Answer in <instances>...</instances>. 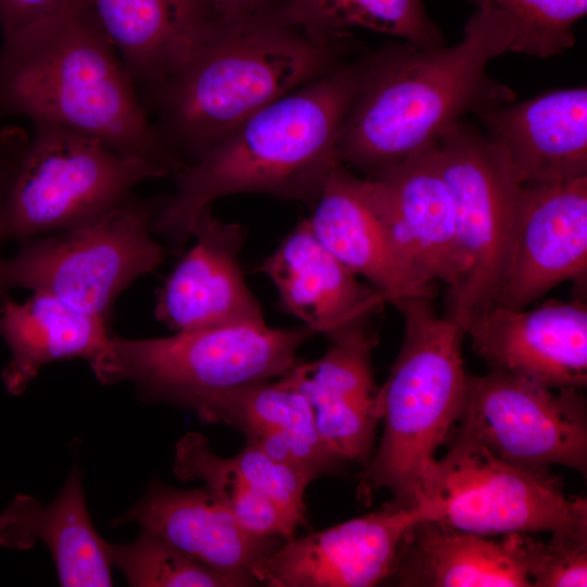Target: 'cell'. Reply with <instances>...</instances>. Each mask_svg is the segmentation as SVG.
Masks as SVG:
<instances>
[{
    "instance_id": "20",
    "label": "cell",
    "mask_w": 587,
    "mask_h": 587,
    "mask_svg": "<svg viewBox=\"0 0 587 587\" xmlns=\"http://www.w3.org/2000/svg\"><path fill=\"white\" fill-rule=\"evenodd\" d=\"M136 522L236 587L257 584L252 567L280 544L243 528L204 488L178 489L154 479L143 496L112 524Z\"/></svg>"
},
{
    "instance_id": "6",
    "label": "cell",
    "mask_w": 587,
    "mask_h": 587,
    "mask_svg": "<svg viewBox=\"0 0 587 587\" xmlns=\"http://www.w3.org/2000/svg\"><path fill=\"white\" fill-rule=\"evenodd\" d=\"M0 127V237L24 241L90 222L170 173L49 123Z\"/></svg>"
},
{
    "instance_id": "19",
    "label": "cell",
    "mask_w": 587,
    "mask_h": 587,
    "mask_svg": "<svg viewBox=\"0 0 587 587\" xmlns=\"http://www.w3.org/2000/svg\"><path fill=\"white\" fill-rule=\"evenodd\" d=\"M376 345L367 324L332 340L319 360L295 364L283 375L308 400L319 435L344 463L365 464L371 458L380 421L372 370Z\"/></svg>"
},
{
    "instance_id": "4",
    "label": "cell",
    "mask_w": 587,
    "mask_h": 587,
    "mask_svg": "<svg viewBox=\"0 0 587 587\" xmlns=\"http://www.w3.org/2000/svg\"><path fill=\"white\" fill-rule=\"evenodd\" d=\"M338 48L280 12L216 24L191 59L152 89L155 128L178 159L179 150L192 161L268 104L339 66Z\"/></svg>"
},
{
    "instance_id": "8",
    "label": "cell",
    "mask_w": 587,
    "mask_h": 587,
    "mask_svg": "<svg viewBox=\"0 0 587 587\" xmlns=\"http://www.w3.org/2000/svg\"><path fill=\"white\" fill-rule=\"evenodd\" d=\"M158 207L129 197L90 222L21 241L0 258V300L26 288L109 321L117 297L164 261L152 238Z\"/></svg>"
},
{
    "instance_id": "29",
    "label": "cell",
    "mask_w": 587,
    "mask_h": 587,
    "mask_svg": "<svg viewBox=\"0 0 587 587\" xmlns=\"http://www.w3.org/2000/svg\"><path fill=\"white\" fill-rule=\"evenodd\" d=\"M130 542L110 544L112 565L135 587H236L152 529L140 527Z\"/></svg>"
},
{
    "instance_id": "27",
    "label": "cell",
    "mask_w": 587,
    "mask_h": 587,
    "mask_svg": "<svg viewBox=\"0 0 587 587\" xmlns=\"http://www.w3.org/2000/svg\"><path fill=\"white\" fill-rule=\"evenodd\" d=\"M282 15L313 38L337 42L350 28L403 39L421 47L445 45L422 0H285Z\"/></svg>"
},
{
    "instance_id": "15",
    "label": "cell",
    "mask_w": 587,
    "mask_h": 587,
    "mask_svg": "<svg viewBox=\"0 0 587 587\" xmlns=\"http://www.w3.org/2000/svg\"><path fill=\"white\" fill-rule=\"evenodd\" d=\"M587 275V176L523 186L515 238L492 304L524 309L560 284L583 292Z\"/></svg>"
},
{
    "instance_id": "7",
    "label": "cell",
    "mask_w": 587,
    "mask_h": 587,
    "mask_svg": "<svg viewBox=\"0 0 587 587\" xmlns=\"http://www.w3.org/2000/svg\"><path fill=\"white\" fill-rule=\"evenodd\" d=\"M314 334L304 325L274 328L263 323L141 339L112 335L89 363L102 385L127 382L145 401L191 411L213 395L285 375Z\"/></svg>"
},
{
    "instance_id": "1",
    "label": "cell",
    "mask_w": 587,
    "mask_h": 587,
    "mask_svg": "<svg viewBox=\"0 0 587 587\" xmlns=\"http://www.w3.org/2000/svg\"><path fill=\"white\" fill-rule=\"evenodd\" d=\"M514 39L504 14L477 8L454 46L404 41L366 57L337 139L340 164L372 177L433 147L465 114L514 101V91L487 74L492 59L512 52Z\"/></svg>"
},
{
    "instance_id": "33",
    "label": "cell",
    "mask_w": 587,
    "mask_h": 587,
    "mask_svg": "<svg viewBox=\"0 0 587 587\" xmlns=\"http://www.w3.org/2000/svg\"><path fill=\"white\" fill-rule=\"evenodd\" d=\"M90 0H0V25L3 40L62 14Z\"/></svg>"
},
{
    "instance_id": "35",
    "label": "cell",
    "mask_w": 587,
    "mask_h": 587,
    "mask_svg": "<svg viewBox=\"0 0 587 587\" xmlns=\"http://www.w3.org/2000/svg\"><path fill=\"white\" fill-rule=\"evenodd\" d=\"M2 242H3V241H2V239H1V237H0V246H1Z\"/></svg>"
},
{
    "instance_id": "5",
    "label": "cell",
    "mask_w": 587,
    "mask_h": 587,
    "mask_svg": "<svg viewBox=\"0 0 587 587\" xmlns=\"http://www.w3.org/2000/svg\"><path fill=\"white\" fill-rule=\"evenodd\" d=\"M433 301L416 298L394 305L403 317L404 334L376 394L384 433L357 491L367 505L383 489L396 503L417 505L435 454L461 413L467 382L462 357L465 332L438 315Z\"/></svg>"
},
{
    "instance_id": "3",
    "label": "cell",
    "mask_w": 587,
    "mask_h": 587,
    "mask_svg": "<svg viewBox=\"0 0 587 587\" xmlns=\"http://www.w3.org/2000/svg\"><path fill=\"white\" fill-rule=\"evenodd\" d=\"M10 115L76 130L170 174L183 166L147 117L90 3L3 40L0 118Z\"/></svg>"
},
{
    "instance_id": "34",
    "label": "cell",
    "mask_w": 587,
    "mask_h": 587,
    "mask_svg": "<svg viewBox=\"0 0 587 587\" xmlns=\"http://www.w3.org/2000/svg\"><path fill=\"white\" fill-rule=\"evenodd\" d=\"M216 24H228L270 14L267 7L274 0H196ZM285 2V0H283ZM284 7V4H283Z\"/></svg>"
},
{
    "instance_id": "2",
    "label": "cell",
    "mask_w": 587,
    "mask_h": 587,
    "mask_svg": "<svg viewBox=\"0 0 587 587\" xmlns=\"http://www.w3.org/2000/svg\"><path fill=\"white\" fill-rule=\"evenodd\" d=\"M366 58L339 65L268 104L175 174L152 232L175 248L191 238L199 214L222 197L245 192L314 203L340 165L336 146L361 85Z\"/></svg>"
},
{
    "instance_id": "10",
    "label": "cell",
    "mask_w": 587,
    "mask_h": 587,
    "mask_svg": "<svg viewBox=\"0 0 587 587\" xmlns=\"http://www.w3.org/2000/svg\"><path fill=\"white\" fill-rule=\"evenodd\" d=\"M434 150L470 262L462 283L447 291L445 316L464 330L471 314L496 299L516 234L523 185L486 135L462 121L440 136Z\"/></svg>"
},
{
    "instance_id": "16",
    "label": "cell",
    "mask_w": 587,
    "mask_h": 587,
    "mask_svg": "<svg viewBox=\"0 0 587 587\" xmlns=\"http://www.w3.org/2000/svg\"><path fill=\"white\" fill-rule=\"evenodd\" d=\"M246 236L241 224L203 210L191 228L195 245L157 291L155 319L174 332L265 323L239 264Z\"/></svg>"
},
{
    "instance_id": "17",
    "label": "cell",
    "mask_w": 587,
    "mask_h": 587,
    "mask_svg": "<svg viewBox=\"0 0 587 587\" xmlns=\"http://www.w3.org/2000/svg\"><path fill=\"white\" fill-rule=\"evenodd\" d=\"M475 114L523 186L587 176V88L552 90Z\"/></svg>"
},
{
    "instance_id": "24",
    "label": "cell",
    "mask_w": 587,
    "mask_h": 587,
    "mask_svg": "<svg viewBox=\"0 0 587 587\" xmlns=\"http://www.w3.org/2000/svg\"><path fill=\"white\" fill-rule=\"evenodd\" d=\"M407 587H529L519 533L492 540L422 520L409 530L392 575Z\"/></svg>"
},
{
    "instance_id": "25",
    "label": "cell",
    "mask_w": 587,
    "mask_h": 587,
    "mask_svg": "<svg viewBox=\"0 0 587 587\" xmlns=\"http://www.w3.org/2000/svg\"><path fill=\"white\" fill-rule=\"evenodd\" d=\"M112 335L109 321L52 295L33 291L22 303L7 296L0 300V336L10 350L3 385L9 394L20 396L46 365L76 358L90 361Z\"/></svg>"
},
{
    "instance_id": "22",
    "label": "cell",
    "mask_w": 587,
    "mask_h": 587,
    "mask_svg": "<svg viewBox=\"0 0 587 587\" xmlns=\"http://www.w3.org/2000/svg\"><path fill=\"white\" fill-rule=\"evenodd\" d=\"M36 542L49 549L61 586H112L109 542L92 524L77 464L48 504L17 495L0 513V546L25 550Z\"/></svg>"
},
{
    "instance_id": "11",
    "label": "cell",
    "mask_w": 587,
    "mask_h": 587,
    "mask_svg": "<svg viewBox=\"0 0 587 587\" xmlns=\"http://www.w3.org/2000/svg\"><path fill=\"white\" fill-rule=\"evenodd\" d=\"M579 390L547 388L495 369L467 375L458 427L448 439L478 442L525 470L563 465L585 475L587 410Z\"/></svg>"
},
{
    "instance_id": "9",
    "label": "cell",
    "mask_w": 587,
    "mask_h": 587,
    "mask_svg": "<svg viewBox=\"0 0 587 587\" xmlns=\"http://www.w3.org/2000/svg\"><path fill=\"white\" fill-rule=\"evenodd\" d=\"M433 464L417 504L429 520L480 536L551 533L587 538V501L567 495L550 472L501 460L478 442L449 438Z\"/></svg>"
},
{
    "instance_id": "31",
    "label": "cell",
    "mask_w": 587,
    "mask_h": 587,
    "mask_svg": "<svg viewBox=\"0 0 587 587\" xmlns=\"http://www.w3.org/2000/svg\"><path fill=\"white\" fill-rule=\"evenodd\" d=\"M519 542L532 586H587V538L551 536L542 542L519 533Z\"/></svg>"
},
{
    "instance_id": "12",
    "label": "cell",
    "mask_w": 587,
    "mask_h": 587,
    "mask_svg": "<svg viewBox=\"0 0 587 587\" xmlns=\"http://www.w3.org/2000/svg\"><path fill=\"white\" fill-rule=\"evenodd\" d=\"M429 520L422 505L394 501L369 514L285 540L251 575L270 587H371L392 577L411 527Z\"/></svg>"
},
{
    "instance_id": "23",
    "label": "cell",
    "mask_w": 587,
    "mask_h": 587,
    "mask_svg": "<svg viewBox=\"0 0 587 587\" xmlns=\"http://www.w3.org/2000/svg\"><path fill=\"white\" fill-rule=\"evenodd\" d=\"M135 83L154 89L201 48L214 23L196 0H90Z\"/></svg>"
},
{
    "instance_id": "26",
    "label": "cell",
    "mask_w": 587,
    "mask_h": 587,
    "mask_svg": "<svg viewBox=\"0 0 587 587\" xmlns=\"http://www.w3.org/2000/svg\"><path fill=\"white\" fill-rule=\"evenodd\" d=\"M191 411L204 423L224 424L242 434L259 429L285 434L315 479L344 464L319 435L308 400L283 376L213 395Z\"/></svg>"
},
{
    "instance_id": "30",
    "label": "cell",
    "mask_w": 587,
    "mask_h": 587,
    "mask_svg": "<svg viewBox=\"0 0 587 587\" xmlns=\"http://www.w3.org/2000/svg\"><path fill=\"white\" fill-rule=\"evenodd\" d=\"M504 14L515 27L512 52L548 58L575 43L574 24L587 13V0H469Z\"/></svg>"
},
{
    "instance_id": "13",
    "label": "cell",
    "mask_w": 587,
    "mask_h": 587,
    "mask_svg": "<svg viewBox=\"0 0 587 587\" xmlns=\"http://www.w3.org/2000/svg\"><path fill=\"white\" fill-rule=\"evenodd\" d=\"M434 146L361 182L403 259L450 291L462 283L470 262L459 241L452 199Z\"/></svg>"
},
{
    "instance_id": "18",
    "label": "cell",
    "mask_w": 587,
    "mask_h": 587,
    "mask_svg": "<svg viewBox=\"0 0 587 587\" xmlns=\"http://www.w3.org/2000/svg\"><path fill=\"white\" fill-rule=\"evenodd\" d=\"M258 271L274 284L285 312L330 341L371 324L387 303L378 290L361 284L324 246L308 218L284 238Z\"/></svg>"
},
{
    "instance_id": "14",
    "label": "cell",
    "mask_w": 587,
    "mask_h": 587,
    "mask_svg": "<svg viewBox=\"0 0 587 587\" xmlns=\"http://www.w3.org/2000/svg\"><path fill=\"white\" fill-rule=\"evenodd\" d=\"M464 332L490 369L552 389L587 384L584 300L551 299L530 310L490 304L471 314Z\"/></svg>"
},
{
    "instance_id": "32",
    "label": "cell",
    "mask_w": 587,
    "mask_h": 587,
    "mask_svg": "<svg viewBox=\"0 0 587 587\" xmlns=\"http://www.w3.org/2000/svg\"><path fill=\"white\" fill-rule=\"evenodd\" d=\"M227 460L246 483L272 499L299 525L305 524L304 491L310 482L301 473L249 442Z\"/></svg>"
},
{
    "instance_id": "21",
    "label": "cell",
    "mask_w": 587,
    "mask_h": 587,
    "mask_svg": "<svg viewBox=\"0 0 587 587\" xmlns=\"http://www.w3.org/2000/svg\"><path fill=\"white\" fill-rule=\"evenodd\" d=\"M313 204L308 221L317 238L387 303L435 299L436 282L422 276L399 253L369 202L360 177L338 165Z\"/></svg>"
},
{
    "instance_id": "28",
    "label": "cell",
    "mask_w": 587,
    "mask_h": 587,
    "mask_svg": "<svg viewBox=\"0 0 587 587\" xmlns=\"http://www.w3.org/2000/svg\"><path fill=\"white\" fill-rule=\"evenodd\" d=\"M173 471L180 480H201L204 489L247 530L285 540L295 537L298 522L246 483L227 458L214 454L202 434L190 432L177 441Z\"/></svg>"
}]
</instances>
